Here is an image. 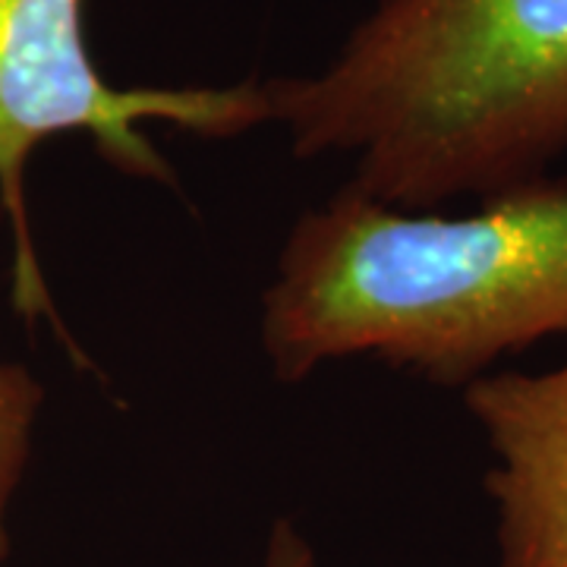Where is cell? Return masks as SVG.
Returning <instances> with one entry per match:
<instances>
[{"label": "cell", "instance_id": "6da1fadb", "mask_svg": "<svg viewBox=\"0 0 567 567\" xmlns=\"http://www.w3.org/2000/svg\"><path fill=\"white\" fill-rule=\"evenodd\" d=\"M259 331L281 382L372 357L466 388L505 357L567 341V181H529L466 215L341 186L290 227Z\"/></svg>", "mask_w": 567, "mask_h": 567}, {"label": "cell", "instance_id": "7a4b0ae2", "mask_svg": "<svg viewBox=\"0 0 567 567\" xmlns=\"http://www.w3.org/2000/svg\"><path fill=\"white\" fill-rule=\"evenodd\" d=\"M265 92L290 152L347 158L369 199L480 203L567 155V0H375L334 61Z\"/></svg>", "mask_w": 567, "mask_h": 567}, {"label": "cell", "instance_id": "3957f363", "mask_svg": "<svg viewBox=\"0 0 567 567\" xmlns=\"http://www.w3.org/2000/svg\"><path fill=\"white\" fill-rule=\"evenodd\" d=\"M145 123H171L199 140H234L271 123L265 82L121 89L89 54L82 0H0V208L10 221V303L25 322L48 319L70 341L44 284L25 208V164L41 142L82 133L117 174L174 186L177 174Z\"/></svg>", "mask_w": 567, "mask_h": 567}, {"label": "cell", "instance_id": "277c9868", "mask_svg": "<svg viewBox=\"0 0 567 567\" xmlns=\"http://www.w3.org/2000/svg\"><path fill=\"white\" fill-rule=\"evenodd\" d=\"M486 435L495 567H567V360L543 372H488L464 388Z\"/></svg>", "mask_w": 567, "mask_h": 567}, {"label": "cell", "instance_id": "5b68a950", "mask_svg": "<svg viewBox=\"0 0 567 567\" xmlns=\"http://www.w3.org/2000/svg\"><path fill=\"white\" fill-rule=\"evenodd\" d=\"M44 404V388L20 363H0V561L10 558V505L32 454V432Z\"/></svg>", "mask_w": 567, "mask_h": 567}, {"label": "cell", "instance_id": "8992f818", "mask_svg": "<svg viewBox=\"0 0 567 567\" xmlns=\"http://www.w3.org/2000/svg\"><path fill=\"white\" fill-rule=\"evenodd\" d=\"M262 567H319V555L293 520H278L268 533Z\"/></svg>", "mask_w": 567, "mask_h": 567}]
</instances>
